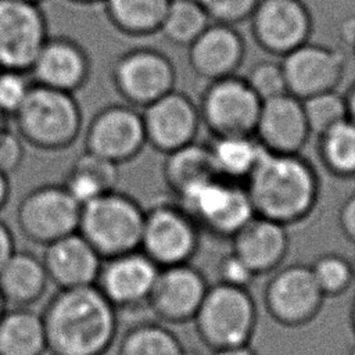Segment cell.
<instances>
[{
	"mask_svg": "<svg viewBox=\"0 0 355 355\" xmlns=\"http://www.w3.org/2000/svg\"><path fill=\"white\" fill-rule=\"evenodd\" d=\"M40 315L50 355H105L115 343L116 309L96 284L58 290Z\"/></svg>",
	"mask_w": 355,
	"mask_h": 355,
	"instance_id": "1",
	"label": "cell"
},
{
	"mask_svg": "<svg viewBox=\"0 0 355 355\" xmlns=\"http://www.w3.org/2000/svg\"><path fill=\"white\" fill-rule=\"evenodd\" d=\"M244 186L255 215L286 227L309 218L320 197L318 171L301 153L263 151Z\"/></svg>",
	"mask_w": 355,
	"mask_h": 355,
	"instance_id": "2",
	"label": "cell"
},
{
	"mask_svg": "<svg viewBox=\"0 0 355 355\" xmlns=\"http://www.w3.org/2000/svg\"><path fill=\"white\" fill-rule=\"evenodd\" d=\"M11 119L24 143L43 151H60L72 146L83 123L80 105L72 93L36 83Z\"/></svg>",
	"mask_w": 355,
	"mask_h": 355,
	"instance_id": "3",
	"label": "cell"
},
{
	"mask_svg": "<svg viewBox=\"0 0 355 355\" xmlns=\"http://www.w3.org/2000/svg\"><path fill=\"white\" fill-rule=\"evenodd\" d=\"M144 215L132 196L114 189L82 205L78 232L107 259L140 248Z\"/></svg>",
	"mask_w": 355,
	"mask_h": 355,
	"instance_id": "4",
	"label": "cell"
},
{
	"mask_svg": "<svg viewBox=\"0 0 355 355\" xmlns=\"http://www.w3.org/2000/svg\"><path fill=\"white\" fill-rule=\"evenodd\" d=\"M258 312L247 288L218 282L208 291L193 319L197 336L212 351L250 344Z\"/></svg>",
	"mask_w": 355,
	"mask_h": 355,
	"instance_id": "5",
	"label": "cell"
},
{
	"mask_svg": "<svg viewBox=\"0 0 355 355\" xmlns=\"http://www.w3.org/2000/svg\"><path fill=\"white\" fill-rule=\"evenodd\" d=\"M176 198L200 229L220 239H230L255 215L244 183L219 176L190 187Z\"/></svg>",
	"mask_w": 355,
	"mask_h": 355,
	"instance_id": "6",
	"label": "cell"
},
{
	"mask_svg": "<svg viewBox=\"0 0 355 355\" xmlns=\"http://www.w3.org/2000/svg\"><path fill=\"white\" fill-rule=\"evenodd\" d=\"M200 233L178 201H159L146 209L139 250L158 268L190 263L200 248Z\"/></svg>",
	"mask_w": 355,
	"mask_h": 355,
	"instance_id": "7",
	"label": "cell"
},
{
	"mask_svg": "<svg viewBox=\"0 0 355 355\" xmlns=\"http://www.w3.org/2000/svg\"><path fill=\"white\" fill-rule=\"evenodd\" d=\"M80 208L61 183H46L21 198L15 219L26 240L46 247L78 232Z\"/></svg>",
	"mask_w": 355,
	"mask_h": 355,
	"instance_id": "8",
	"label": "cell"
},
{
	"mask_svg": "<svg viewBox=\"0 0 355 355\" xmlns=\"http://www.w3.org/2000/svg\"><path fill=\"white\" fill-rule=\"evenodd\" d=\"M173 61L159 49L150 46L133 47L114 61L111 79L123 101L136 108H144L176 85Z\"/></svg>",
	"mask_w": 355,
	"mask_h": 355,
	"instance_id": "9",
	"label": "cell"
},
{
	"mask_svg": "<svg viewBox=\"0 0 355 355\" xmlns=\"http://www.w3.org/2000/svg\"><path fill=\"white\" fill-rule=\"evenodd\" d=\"M261 103L245 78L236 73L208 82L197 105L201 125L218 137L254 135Z\"/></svg>",
	"mask_w": 355,
	"mask_h": 355,
	"instance_id": "10",
	"label": "cell"
},
{
	"mask_svg": "<svg viewBox=\"0 0 355 355\" xmlns=\"http://www.w3.org/2000/svg\"><path fill=\"white\" fill-rule=\"evenodd\" d=\"M324 295L309 265L291 263L276 272L263 288L268 315L284 327H301L312 322L323 306Z\"/></svg>",
	"mask_w": 355,
	"mask_h": 355,
	"instance_id": "11",
	"label": "cell"
},
{
	"mask_svg": "<svg viewBox=\"0 0 355 355\" xmlns=\"http://www.w3.org/2000/svg\"><path fill=\"white\" fill-rule=\"evenodd\" d=\"M146 144L141 112L126 103L103 107L86 126L85 151L116 165L135 159Z\"/></svg>",
	"mask_w": 355,
	"mask_h": 355,
	"instance_id": "12",
	"label": "cell"
},
{
	"mask_svg": "<svg viewBox=\"0 0 355 355\" xmlns=\"http://www.w3.org/2000/svg\"><path fill=\"white\" fill-rule=\"evenodd\" d=\"M251 35L268 54L284 57L309 42L313 19L302 0H259L250 17Z\"/></svg>",
	"mask_w": 355,
	"mask_h": 355,
	"instance_id": "13",
	"label": "cell"
},
{
	"mask_svg": "<svg viewBox=\"0 0 355 355\" xmlns=\"http://www.w3.org/2000/svg\"><path fill=\"white\" fill-rule=\"evenodd\" d=\"M47 37V19L37 3L0 0V68L28 72Z\"/></svg>",
	"mask_w": 355,
	"mask_h": 355,
	"instance_id": "14",
	"label": "cell"
},
{
	"mask_svg": "<svg viewBox=\"0 0 355 355\" xmlns=\"http://www.w3.org/2000/svg\"><path fill=\"white\" fill-rule=\"evenodd\" d=\"M146 143L168 154L196 141L201 126L198 105L183 92H172L141 108Z\"/></svg>",
	"mask_w": 355,
	"mask_h": 355,
	"instance_id": "15",
	"label": "cell"
},
{
	"mask_svg": "<svg viewBox=\"0 0 355 355\" xmlns=\"http://www.w3.org/2000/svg\"><path fill=\"white\" fill-rule=\"evenodd\" d=\"M287 92L300 100L336 90L345 73L347 58L343 50L306 42L282 57Z\"/></svg>",
	"mask_w": 355,
	"mask_h": 355,
	"instance_id": "16",
	"label": "cell"
},
{
	"mask_svg": "<svg viewBox=\"0 0 355 355\" xmlns=\"http://www.w3.org/2000/svg\"><path fill=\"white\" fill-rule=\"evenodd\" d=\"M208 287L204 273L191 262L159 268L147 308L165 323L193 322Z\"/></svg>",
	"mask_w": 355,
	"mask_h": 355,
	"instance_id": "17",
	"label": "cell"
},
{
	"mask_svg": "<svg viewBox=\"0 0 355 355\" xmlns=\"http://www.w3.org/2000/svg\"><path fill=\"white\" fill-rule=\"evenodd\" d=\"M96 287L119 309L147 306L159 268L140 250L103 261Z\"/></svg>",
	"mask_w": 355,
	"mask_h": 355,
	"instance_id": "18",
	"label": "cell"
},
{
	"mask_svg": "<svg viewBox=\"0 0 355 355\" xmlns=\"http://www.w3.org/2000/svg\"><path fill=\"white\" fill-rule=\"evenodd\" d=\"M28 73L36 85L75 94L87 83L92 61L85 47L75 39L49 35Z\"/></svg>",
	"mask_w": 355,
	"mask_h": 355,
	"instance_id": "19",
	"label": "cell"
},
{
	"mask_svg": "<svg viewBox=\"0 0 355 355\" xmlns=\"http://www.w3.org/2000/svg\"><path fill=\"white\" fill-rule=\"evenodd\" d=\"M254 137L269 153H301L311 137L302 101L290 93L262 101Z\"/></svg>",
	"mask_w": 355,
	"mask_h": 355,
	"instance_id": "20",
	"label": "cell"
},
{
	"mask_svg": "<svg viewBox=\"0 0 355 355\" xmlns=\"http://www.w3.org/2000/svg\"><path fill=\"white\" fill-rule=\"evenodd\" d=\"M245 42L234 25L211 22L187 46L191 71L211 82L236 75L245 58Z\"/></svg>",
	"mask_w": 355,
	"mask_h": 355,
	"instance_id": "21",
	"label": "cell"
},
{
	"mask_svg": "<svg viewBox=\"0 0 355 355\" xmlns=\"http://www.w3.org/2000/svg\"><path fill=\"white\" fill-rule=\"evenodd\" d=\"M42 261L50 283L65 290L94 286L104 259L75 232L46 245Z\"/></svg>",
	"mask_w": 355,
	"mask_h": 355,
	"instance_id": "22",
	"label": "cell"
},
{
	"mask_svg": "<svg viewBox=\"0 0 355 355\" xmlns=\"http://www.w3.org/2000/svg\"><path fill=\"white\" fill-rule=\"evenodd\" d=\"M232 251L258 276L279 269L288 252V233L284 225L254 215L230 239Z\"/></svg>",
	"mask_w": 355,
	"mask_h": 355,
	"instance_id": "23",
	"label": "cell"
},
{
	"mask_svg": "<svg viewBox=\"0 0 355 355\" xmlns=\"http://www.w3.org/2000/svg\"><path fill=\"white\" fill-rule=\"evenodd\" d=\"M49 276L42 258L15 250L0 268V294L10 308H31L47 291Z\"/></svg>",
	"mask_w": 355,
	"mask_h": 355,
	"instance_id": "24",
	"label": "cell"
},
{
	"mask_svg": "<svg viewBox=\"0 0 355 355\" xmlns=\"http://www.w3.org/2000/svg\"><path fill=\"white\" fill-rule=\"evenodd\" d=\"M119 165L83 151L71 164L61 184L80 204L116 189L119 178Z\"/></svg>",
	"mask_w": 355,
	"mask_h": 355,
	"instance_id": "25",
	"label": "cell"
},
{
	"mask_svg": "<svg viewBox=\"0 0 355 355\" xmlns=\"http://www.w3.org/2000/svg\"><path fill=\"white\" fill-rule=\"evenodd\" d=\"M47 341L42 315L10 308L0 318V355H44Z\"/></svg>",
	"mask_w": 355,
	"mask_h": 355,
	"instance_id": "26",
	"label": "cell"
},
{
	"mask_svg": "<svg viewBox=\"0 0 355 355\" xmlns=\"http://www.w3.org/2000/svg\"><path fill=\"white\" fill-rule=\"evenodd\" d=\"M162 176L176 197L190 187L218 176L208 144L193 141L165 154Z\"/></svg>",
	"mask_w": 355,
	"mask_h": 355,
	"instance_id": "27",
	"label": "cell"
},
{
	"mask_svg": "<svg viewBox=\"0 0 355 355\" xmlns=\"http://www.w3.org/2000/svg\"><path fill=\"white\" fill-rule=\"evenodd\" d=\"M216 175L244 183L263 154L254 135L218 136L208 144Z\"/></svg>",
	"mask_w": 355,
	"mask_h": 355,
	"instance_id": "28",
	"label": "cell"
},
{
	"mask_svg": "<svg viewBox=\"0 0 355 355\" xmlns=\"http://www.w3.org/2000/svg\"><path fill=\"white\" fill-rule=\"evenodd\" d=\"M104 12L121 33L133 37L159 32L171 0H103Z\"/></svg>",
	"mask_w": 355,
	"mask_h": 355,
	"instance_id": "29",
	"label": "cell"
},
{
	"mask_svg": "<svg viewBox=\"0 0 355 355\" xmlns=\"http://www.w3.org/2000/svg\"><path fill=\"white\" fill-rule=\"evenodd\" d=\"M316 137L322 166L338 179H355V122L345 118Z\"/></svg>",
	"mask_w": 355,
	"mask_h": 355,
	"instance_id": "30",
	"label": "cell"
},
{
	"mask_svg": "<svg viewBox=\"0 0 355 355\" xmlns=\"http://www.w3.org/2000/svg\"><path fill=\"white\" fill-rule=\"evenodd\" d=\"M184 345L166 326L143 322L129 327L119 340L118 355H180Z\"/></svg>",
	"mask_w": 355,
	"mask_h": 355,
	"instance_id": "31",
	"label": "cell"
},
{
	"mask_svg": "<svg viewBox=\"0 0 355 355\" xmlns=\"http://www.w3.org/2000/svg\"><path fill=\"white\" fill-rule=\"evenodd\" d=\"M211 24L194 0H171L159 32L172 44L187 47Z\"/></svg>",
	"mask_w": 355,
	"mask_h": 355,
	"instance_id": "32",
	"label": "cell"
},
{
	"mask_svg": "<svg viewBox=\"0 0 355 355\" xmlns=\"http://www.w3.org/2000/svg\"><path fill=\"white\" fill-rule=\"evenodd\" d=\"M309 268L324 298L344 294L355 280L351 261L336 252L316 257Z\"/></svg>",
	"mask_w": 355,
	"mask_h": 355,
	"instance_id": "33",
	"label": "cell"
},
{
	"mask_svg": "<svg viewBox=\"0 0 355 355\" xmlns=\"http://www.w3.org/2000/svg\"><path fill=\"white\" fill-rule=\"evenodd\" d=\"M301 101L311 135L319 136L348 118L345 97L337 89L313 94Z\"/></svg>",
	"mask_w": 355,
	"mask_h": 355,
	"instance_id": "34",
	"label": "cell"
},
{
	"mask_svg": "<svg viewBox=\"0 0 355 355\" xmlns=\"http://www.w3.org/2000/svg\"><path fill=\"white\" fill-rule=\"evenodd\" d=\"M244 78L261 101L288 93L282 62L269 60L258 61Z\"/></svg>",
	"mask_w": 355,
	"mask_h": 355,
	"instance_id": "35",
	"label": "cell"
},
{
	"mask_svg": "<svg viewBox=\"0 0 355 355\" xmlns=\"http://www.w3.org/2000/svg\"><path fill=\"white\" fill-rule=\"evenodd\" d=\"M32 85L26 71L0 68V112L11 118L24 104Z\"/></svg>",
	"mask_w": 355,
	"mask_h": 355,
	"instance_id": "36",
	"label": "cell"
},
{
	"mask_svg": "<svg viewBox=\"0 0 355 355\" xmlns=\"http://www.w3.org/2000/svg\"><path fill=\"white\" fill-rule=\"evenodd\" d=\"M211 22L237 25L250 19L259 0H194Z\"/></svg>",
	"mask_w": 355,
	"mask_h": 355,
	"instance_id": "37",
	"label": "cell"
},
{
	"mask_svg": "<svg viewBox=\"0 0 355 355\" xmlns=\"http://www.w3.org/2000/svg\"><path fill=\"white\" fill-rule=\"evenodd\" d=\"M24 140L14 129L6 126L0 132V172L7 176L15 173L24 162Z\"/></svg>",
	"mask_w": 355,
	"mask_h": 355,
	"instance_id": "38",
	"label": "cell"
},
{
	"mask_svg": "<svg viewBox=\"0 0 355 355\" xmlns=\"http://www.w3.org/2000/svg\"><path fill=\"white\" fill-rule=\"evenodd\" d=\"M218 276L220 283L241 288H248L257 277L251 268L233 251L220 258L218 263Z\"/></svg>",
	"mask_w": 355,
	"mask_h": 355,
	"instance_id": "39",
	"label": "cell"
},
{
	"mask_svg": "<svg viewBox=\"0 0 355 355\" xmlns=\"http://www.w3.org/2000/svg\"><path fill=\"white\" fill-rule=\"evenodd\" d=\"M337 222L343 236L355 245V193L343 201L338 209Z\"/></svg>",
	"mask_w": 355,
	"mask_h": 355,
	"instance_id": "40",
	"label": "cell"
},
{
	"mask_svg": "<svg viewBox=\"0 0 355 355\" xmlns=\"http://www.w3.org/2000/svg\"><path fill=\"white\" fill-rule=\"evenodd\" d=\"M15 240L11 229L0 219V268L15 251Z\"/></svg>",
	"mask_w": 355,
	"mask_h": 355,
	"instance_id": "41",
	"label": "cell"
},
{
	"mask_svg": "<svg viewBox=\"0 0 355 355\" xmlns=\"http://www.w3.org/2000/svg\"><path fill=\"white\" fill-rule=\"evenodd\" d=\"M340 37L348 47L355 42V17H349L341 22Z\"/></svg>",
	"mask_w": 355,
	"mask_h": 355,
	"instance_id": "42",
	"label": "cell"
},
{
	"mask_svg": "<svg viewBox=\"0 0 355 355\" xmlns=\"http://www.w3.org/2000/svg\"><path fill=\"white\" fill-rule=\"evenodd\" d=\"M211 355H257V352L250 347V344H247V345H240V347L215 349V351H212Z\"/></svg>",
	"mask_w": 355,
	"mask_h": 355,
	"instance_id": "43",
	"label": "cell"
},
{
	"mask_svg": "<svg viewBox=\"0 0 355 355\" xmlns=\"http://www.w3.org/2000/svg\"><path fill=\"white\" fill-rule=\"evenodd\" d=\"M10 180L8 176L0 172V211L4 208V205L8 202L10 198Z\"/></svg>",
	"mask_w": 355,
	"mask_h": 355,
	"instance_id": "44",
	"label": "cell"
},
{
	"mask_svg": "<svg viewBox=\"0 0 355 355\" xmlns=\"http://www.w3.org/2000/svg\"><path fill=\"white\" fill-rule=\"evenodd\" d=\"M344 97H345V103H347L348 118L355 122V82L344 93Z\"/></svg>",
	"mask_w": 355,
	"mask_h": 355,
	"instance_id": "45",
	"label": "cell"
},
{
	"mask_svg": "<svg viewBox=\"0 0 355 355\" xmlns=\"http://www.w3.org/2000/svg\"><path fill=\"white\" fill-rule=\"evenodd\" d=\"M349 324H351V330L355 336V297L352 300V304H351V309H349Z\"/></svg>",
	"mask_w": 355,
	"mask_h": 355,
	"instance_id": "46",
	"label": "cell"
},
{
	"mask_svg": "<svg viewBox=\"0 0 355 355\" xmlns=\"http://www.w3.org/2000/svg\"><path fill=\"white\" fill-rule=\"evenodd\" d=\"M180 355H202V354H201L200 351L194 349V348H189V347H184Z\"/></svg>",
	"mask_w": 355,
	"mask_h": 355,
	"instance_id": "47",
	"label": "cell"
},
{
	"mask_svg": "<svg viewBox=\"0 0 355 355\" xmlns=\"http://www.w3.org/2000/svg\"><path fill=\"white\" fill-rule=\"evenodd\" d=\"M75 4H94V3H101L103 0H67Z\"/></svg>",
	"mask_w": 355,
	"mask_h": 355,
	"instance_id": "48",
	"label": "cell"
},
{
	"mask_svg": "<svg viewBox=\"0 0 355 355\" xmlns=\"http://www.w3.org/2000/svg\"><path fill=\"white\" fill-rule=\"evenodd\" d=\"M7 126V116H4L1 112H0V132Z\"/></svg>",
	"mask_w": 355,
	"mask_h": 355,
	"instance_id": "49",
	"label": "cell"
},
{
	"mask_svg": "<svg viewBox=\"0 0 355 355\" xmlns=\"http://www.w3.org/2000/svg\"><path fill=\"white\" fill-rule=\"evenodd\" d=\"M6 302H4V300H3V297H1V294H0V318H1V315L4 313V311H6Z\"/></svg>",
	"mask_w": 355,
	"mask_h": 355,
	"instance_id": "50",
	"label": "cell"
},
{
	"mask_svg": "<svg viewBox=\"0 0 355 355\" xmlns=\"http://www.w3.org/2000/svg\"><path fill=\"white\" fill-rule=\"evenodd\" d=\"M348 355H355V344L351 347V349H349V352H348Z\"/></svg>",
	"mask_w": 355,
	"mask_h": 355,
	"instance_id": "51",
	"label": "cell"
},
{
	"mask_svg": "<svg viewBox=\"0 0 355 355\" xmlns=\"http://www.w3.org/2000/svg\"><path fill=\"white\" fill-rule=\"evenodd\" d=\"M351 50H352V54H354V57H355V42L351 44V47H349Z\"/></svg>",
	"mask_w": 355,
	"mask_h": 355,
	"instance_id": "52",
	"label": "cell"
},
{
	"mask_svg": "<svg viewBox=\"0 0 355 355\" xmlns=\"http://www.w3.org/2000/svg\"><path fill=\"white\" fill-rule=\"evenodd\" d=\"M351 263H352V270H354V276H355V259H352Z\"/></svg>",
	"mask_w": 355,
	"mask_h": 355,
	"instance_id": "53",
	"label": "cell"
},
{
	"mask_svg": "<svg viewBox=\"0 0 355 355\" xmlns=\"http://www.w3.org/2000/svg\"><path fill=\"white\" fill-rule=\"evenodd\" d=\"M25 1H32V3H37V4H39V3H42L43 0H25Z\"/></svg>",
	"mask_w": 355,
	"mask_h": 355,
	"instance_id": "54",
	"label": "cell"
}]
</instances>
